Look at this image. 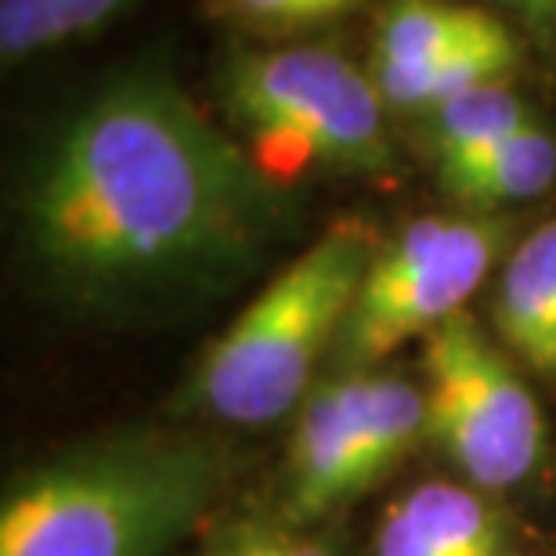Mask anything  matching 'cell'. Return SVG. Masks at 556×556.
<instances>
[{"label": "cell", "instance_id": "e0dca14e", "mask_svg": "<svg viewBox=\"0 0 556 556\" xmlns=\"http://www.w3.org/2000/svg\"><path fill=\"white\" fill-rule=\"evenodd\" d=\"M514 15L525 22L528 29H535L539 37L556 29V0H503Z\"/></svg>", "mask_w": 556, "mask_h": 556}, {"label": "cell", "instance_id": "6da1fadb", "mask_svg": "<svg viewBox=\"0 0 556 556\" xmlns=\"http://www.w3.org/2000/svg\"><path fill=\"white\" fill-rule=\"evenodd\" d=\"M18 217L65 304L135 318L242 282L286 231L289 199L174 76L127 70L43 138Z\"/></svg>", "mask_w": 556, "mask_h": 556}, {"label": "cell", "instance_id": "9a60e30c", "mask_svg": "<svg viewBox=\"0 0 556 556\" xmlns=\"http://www.w3.org/2000/svg\"><path fill=\"white\" fill-rule=\"evenodd\" d=\"M217 8L231 18L250 22V26L304 29L348 15L358 4L354 0H217Z\"/></svg>", "mask_w": 556, "mask_h": 556}, {"label": "cell", "instance_id": "8992f818", "mask_svg": "<svg viewBox=\"0 0 556 556\" xmlns=\"http://www.w3.org/2000/svg\"><path fill=\"white\" fill-rule=\"evenodd\" d=\"M419 387L427 448L452 477L509 495L531 484L549 455V422L525 369L470 311L422 340Z\"/></svg>", "mask_w": 556, "mask_h": 556}, {"label": "cell", "instance_id": "ba28073f", "mask_svg": "<svg viewBox=\"0 0 556 556\" xmlns=\"http://www.w3.org/2000/svg\"><path fill=\"white\" fill-rule=\"evenodd\" d=\"M369 556H539L503 495L459 477H422L380 509Z\"/></svg>", "mask_w": 556, "mask_h": 556}, {"label": "cell", "instance_id": "8fae6325", "mask_svg": "<svg viewBox=\"0 0 556 556\" xmlns=\"http://www.w3.org/2000/svg\"><path fill=\"white\" fill-rule=\"evenodd\" d=\"M506 22L455 0H391L376 18L369 70H405L506 37Z\"/></svg>", "mask_w": 556, "mask_h": 556}, {"label": "cell", "instance_id": "2e32d148", "mask_svg": "<svg viewBox=\"0 0 556 556\" xmlns=\"http://www.w3.org/2000/svg\"><path fill=\"white\" fill-rule=\"evenodd\" d=\"M130 4H138V0H65L59 18V43L91 37V33L105 29Z\"/></svg>", "mask_w": 556, "mask_h": 556}, {"label": "cell", "instance_id": "4fadbf2b", "mask_svg": "<svg viewBox=\"0 0 556 556\" xmlns=\"http://www.w3.org/2000/svg\"><path fill=\"white\" fill-rule=\"evenodd\" d=\"M188 556H348L340 535L329 528H307L286 520L275 509L225 517L214 525Z\"/></svg>", "mask_w": 556, "mask_h": 556}, {"label": "cell", "instance_id": "5bb4252c", "mask_svg": "<svg viewBox=\"0 0 556 556\" xmlns=\"http://www.w3.org/2000/svg\"><path fill=\"white\" fill-rule=\"evenodd\" d=\"M65 0H0V54L22 62L37 51L59 48V18Z\"/></svg>", "mask_w": 556, "mask_h": 556}, {"label": "cell", "instance_id": "30bf717a", "mask_svg": "<svg viewBox=\"0 0 556 556\" xmlns=\"http://www.w3.org/2000/svg\"><path fill=\"white\" fill-rule=\"evenodd\" d=\"M438 185L466 214H503L531 203L556 185V135L542 119H531L492 149L438 166Z\"/></svg>", "mask_w": 556, "mask_h": 556}, {"label": "cell", "instance_id": "3957f363", "mask_svg": "<svg viewBox=\"0 0 556 556\" xmlns=\"http://www.w3.org/2000/svg\"><path fill=\"white\" fill-rule=\"evenodd\" d=\"M380 250L358 217L337 220L206 343L177 394V416L261 430L296 416L326 376L362 278Z\"/></svg>", "mask_w": 556, "mask_h": 556}, {"label": "cell", "instance_id": "52a82bcc", "mask_svg": "<svg viewBox=\"0 0 556 556\" xmlns=\"http://www.w3.org/2000/svg\"><path fill=\"white\" fill-rule=\"evenodd\" d=\"M514 228L506 214L459 210L416 217L394 239L380 242L326 376L387 365L405 343H422L448 318L463 315L498 261L517 247Z\"/></svg>", "mask_w": 556, "mask_h": 556}, {"label": "cell", "instance_id": "9c48e42d", "mask_svg": "<svg viewBox=\"0 0 556 556\" xmlns=\"http://www.w3.org/2000/svg\"><path fill=\"white\" fill-rule=\"evenodd\" d=\"M488 318L520 369L556 383V217L509 250Z\"/></svg>", "mask_w": 556, "mask_h": 556}, {"label": "cell", "instance_id": "277c9868", "mask_svg": "<svg viewBox=\"0 0 556 556\" xmlns=\"http://www.w3.org/2000/svg\"><path fill=\"white\" fill-rule=\"evenodd\" d=\"M231 127L268 174L318 166L354 177H394L397 144L369 70L326 43L239 51L220 73Z\"/></svg>", "mask_w": 556, "mask_h": 556}, {"label": "cell", "instance_id": "ac0fdd59", "mask_svg": "<svg viewBox=\"0 0 556 556\" xmlns=\"http://www.w3.org/2000/svg\"><path fill=\"white\" fill-rule=\"evenodd\" d=\"M354 4H362V0H354Z\"/></svg>", "mask_w": 556, "mask_h": 556}, {"label": "cell", "instance_id": "5b68a950", "mask_svg": "<svg viewBox=\"0 0 556 556\" xmlns=\"http://www.w3.org/2000/svg\"><path fill=\"white\" fill-rule=\"evenodd\" d=\"M422 444L419 376L391 365L321 376L293 416L271 509L296 525L329 528L391 481Z\"/></svg>", "mask_w": 556, "mask_h": 556}, {"label": "cell", "instance_id": "7a4b0ae2", "mask_svg": "<svg viewBox=\"0 0 556 556\" xmlns=\"http://www.w3.org/2000/svg\"><path fill=\"white\" fill-rule=\"evenodd\" d=\"M236 455L188 430H124L11 477L0 556H170L214 517Z\"/></svg>", "mask_w": 556, "mask_h": 556}, {"label": "cell", "instance_id": "7c38bea8", "mask_svg": "<svg viewBox=\"0 0 556 556\" xmlns=\"http://www.w3.org/2000/svg\"><path fill=\"white\" fill-rule=\"evenodd\" d=\"M531 119L539 116L509 87V80H495L416 116V124L422 149L430 152L433 170H438V166L470 160V155L492 149L503 138L517 135L520 127H528Z\"/></svg>", "mask_w": 556, "mask_h": 556}]
</instances>
